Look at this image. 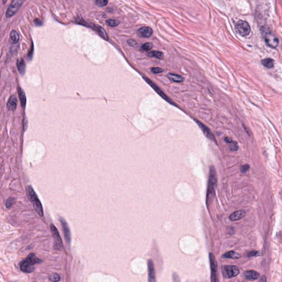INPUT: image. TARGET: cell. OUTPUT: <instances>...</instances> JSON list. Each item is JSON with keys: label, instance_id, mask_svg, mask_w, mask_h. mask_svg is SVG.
Instances as JSON below:
<instances>
[{"label": "cell", "instance_id": "1", "mask_svg": "<svg viewBox=\"0 0 282 282\" xmlns=\"http://www.w3.org/2000/svg\"><path fill=\"white\" fill-rule=\"evenodd\" d=\"M217 174H216V172H215V167H211L210 172H209L208 186L207 198H206L207 206L208 207L211 204L212 201L215 197V187L217 186Z\"/></svg>", "mask_w": 282, "mask_h": 282}, {"label": "cell", "instance_id": "2", "mask_svg": "<svg viewBox=\"0 0 282 282\" xmlns=\"http://www.w3.org/2000/svg\"><path fill=\"white\" fill-rule=\"evenodd\" d=\"M42 262V260L38 258L34 254H30L26 259L20 263L21 271L24 273H31L35 269L34 266Z\"/></svg>", "mask_w": 282, "mask_h": 282}, {"label": "cell", "instance_id": "3", "mask_svg": "<svg viewBox=\"0 0 282 282\" xmlns=\"http://www.w3.org/2000/svg\"><path fill=\"white\" fill-rule=\"evenodd\" d=\"M261 31L267 45L271 48H276L279 44V40L270 28L267 26H263Z\"/></svg>", "mask_w": 282, "mask_h": 282}, {"label": "cell", "instance_id": "4", "mask_svg": "<svg viewBox=\"0 0 282 282\" xmlns=\"http://www.w3.org/2000/svg\"><path fill=\"white\" fill-rule=\"evenodd\" d=\"M27 195L29 199L31 201L32 205L33 206L35 210L36 211L38 214L40 216H43V209H42V203L40 201L36 193L34 191L32 187L29 186L27 188Z\"/></svg>", "mask_w": 282, "mask_h": 282}, {"label": "cell", "instance_id": "5", "mask_svg": "<svg viewBox=\"0 0 282 282\" xmlns=\"http://www.w3.org/2000/svg\"><path fill=\"white\" fill-rule=\"evenodd\" d=\"M235 29L237 33L243 37H246L250 34L251 28L248 23L245 20H240L235 24Z\"/></svg>", "mask_w": 282, "mask_h": 282}, {"label": "cell", "instance_id": "6", "mask_svg": "<svg viewBox=\"0 0 282 282\" xmlns=\"http://www.w3.org/2000/svg\"><path fill=\"white\" fill-rule=\"evenodd\" d=\"M222 274L226 278H231L237 276L240 273V270L235 266H224L222 267Z\"/></svg>", "mask_w": 282, "mask_h": 282}, {"label": "cell", "instance_id": "7", "mask_svg": "<svg viewBox=\"0 0 282 282\" xmlns=\"http://www.w3.org/2000/svg\"><path fill=\"white\" fill-rule=\"evenodd\" d=\"M209 263L210 267L211 270V282H218V265L217 261L215 259L214 254L212 253L209 254Z\"/></svg>", "mask_w": 282, "mask_h": 282}, {"label": "cell", "instance_id": "8", "mask_svg": "<svg viewBox=\"0 0 282 282\" xmlns=\"http://www.w3.org/2000/svg\"><path fill=\"white\" fill-rule=\"evenodd\" d=\"M50 228L52 237H54V248L57 250L62 249L63 248V243L59 231L53 224H51L50 226Z\"/></svg>", "mask_w": 282, "mask_h": 282}, {"label": "cell", "instance_id": "9", "mask_svg": "<svg viewBox=\"0 0 282 282\" xmlns=\"http://www.w3.org/2000/svg\"><path fill=\"white\" fill-rule=\"evenodd\" d=\"M23 2L22 1H14L12 2L11 4L9 6V8L6 12V16L7 18L11 17L13 16L20 7L22 5Z\"/></svg>", "mask_w": 282, "mask_h": 282}, {"label": "cell", "instance_id": "10", "mask_svg": "<svg viewBox=\"0 0 282 282\" xmlns=\"http://www.w3.org/2000/svg\"><path fill=\"white\" fill-rule=\"evenodd\" d=\"M60 222L62 225V230L64 234L65 240L66 243L68 245L70 244V241H71V236H70V232L69 226H68L67 223L63 219L61 218L60 219Z\"/></svg>", "mask_w": 282, "mask_h": 282}, {"label": "cell", "instance_id": "11", "mask_svg": "<svg viewBox=\"0 0 282 282\" xmlns=\"http://www.w3.org/2000/svg\"><path fill=\"white\" fill-rule=\"evenodd\" d=\"M148 282H157L155 277V269L152 260L148 261Z\"/></svg>", "mask_w": 282, "mask_h": 282}, {"label": "cell", "instance_id": "12", "mask_svg": "<svg viewBox=\"0 0 282 282\" xmlns=\"http://www.w3.org/2000/svg\"><path fill=\"white\" fill-rule=\"evenodd\" d=\"M196 122L197 123L198 125L200 127L201 129L202 130L204 135L206 136V137L209 138L210 140L213 141L215 143V144H217V141H216V139L215 138V136L213 135V133H212L211 131H210L208 128L206 127L205 125L202 124V123H201L200 122L198 121H196Z\"/></svg>", "mask_w": 282, "mask_h": 282}, {"label": "cell", "instance_id": "13", "mask_svg": "<svg viewBox=\"0 0 282 282\" xmlns=\"http://www.w3.org/2000/svg\"><path fill=\"white\" fill-rule=\"evenodd\" d=\"M152 29L148 27H142L137 31L138 36L142 38H150L152 36Z\"/></svg>", "mask_w": 282, "mask_h": 282}, {"label": "cell", "instance_id": "14", "mask_svg": "<svg viewBox=\"0 0 282 282\" xmlns=\"http://www.w3.org/2000/svg\"><path fill=\"white\" fill-rule=\"evenodd\" d=\"M246 212L244 210H241V211H238L233 213L230 216H229V219L232 221H237V220H240L245 216Z\"/></svg>", "mask_w": 282, "mask_h": 282}, {"label": "cell", "instance_id": "15", "mask_svg": "<svg viewBox=\"0 0 282 282\" xmlns=\"http://www.w3.org/2000/svg\"><path fill=\"white\" fill-rule=\"evenodd\" d=\"M244 276L246 279L249 280H256L260 277V274L256 271L253 270L245 271L244 273Z\"/></svg>", "mask_w": 282, "mask_h": 282}, {"label": "cell", "instance_id": "16", "mask_svg": "<svg viewBox=\"0 0 282 282\" xmlns=\"http://www.w3.org/2000/svg\"><path fill=\"white\" fill-rule=\"evenodd\" d=\"M17 99L15 96H11L9 99L7 107L9 110L14 111L17 107Z\"/></svg>", "mask_w": 282, "mask_h": 282}, {"label": "cell", "instance_id": "17", "mask_svg": "<svg viewBox=\"0 0 282 282\" xmlns=\"http://www.w3.org/2000/svg\"><path fill=\"white\" fill-rule=\"evenodd\" d=\"M17 68L21 74H24L26 71V63L24 60L22 58L18 59L17 62Z\"/></svg>", "mask_w": 282, "mask_h": 282}, {"label": "cell", "instance_id": "18", "mask_svg": "<svg viewBox=\"0 0 282 282\" xmlns=\"http://www.w3.org/2000/svg\"><path fill=\"white\" fill-rule=\"evenodd\" d=\"M240 257L241 256L240 254H238L237 252L231 251H229L226 254H224L222 257L224 258H230V259L236 260V259L240 258Z\"/></svg>", "mask_w": 282, "mask_h": 282}, {"label": "cell", "instance_id": "19", "mask_svg": "<svg viewBox=\"0 0 282 282\" xmlns=\"http://www.w3.org/2000/svg\"><path fill=\"white\" fill-rule=\"evenodd\" d=\"M144 78L145 79V81H146L147 83H149V85H150L153 88V89H154V90H155V91H156V92H157V93H158V94L160 95V96H162V97L164 98V99H166V100H168V101H169V100H168V99L167 96H165L163 92H162V91H161V90L160 89H159V88L157 87V86H156V85H154L153 83V82H151V81H150V79H148V78H146V77H144Z\"/></svg>", "mask_w": 282, "mask_h": 282}, {"label": "cell", "instance_id": "20", "mask_svg": "<svg viewBox=\"0 0 282 282\" xmlns=\"http://www.w3.org/2000/svg\"><path fill=\"white\" fill-rule=\"evenodd\" d=\"M224 140L229 144V148L232 151H237L239 149V147L237 145V142L235 141H233L231 138L226 137Z\"/></svg>", "mask_w": 282, "mask_h": 282}, {"label": "cell", "instance_id": "21", "mask_svg": "<svg viewBox=\"0 0 282 282\" xmlns=\"http://www.w3.org/2000/svg\"><path fill=\"white\" fill-rule=\"evenodd\" d=\"M168 76L173 82H183L184 80V78L183 77L180 76L179 74H169Z\"/></svg>", "mask_w": 282, "mask_h": 282}, {"label": "cell", "instance_id": "22", "mask_svg": "<svg viewBox=\"0 0 282 282\" xmlns=\"http://www.w3.org/2000/svg\"><path fill=\"white\" fill-rule=\"evenodd\" d=\"M18 94H19V96H20V101L21 103V105L23 107H24L26 104V97L25 94L24 93L23 90L20 88H19L18 89Z\"/></svg>", "mask_w": 282, "mask_h": 282}, {"label": "cell", "instance_id": "23", "mask_svg": "<svg viewBox=\"0 0 282 282\" xmlns=\"http://www.w3.org/2000/svg\"><path fill=\"white\" fill-rule=\"evenodd\" d=\"M262 64L265 67L267 68H272L274 67L273 60L270 59V58H267L265 59H263L262 61Z\"/></svg>", "mask_w": 282, "mask_h": 282}, {"label": "cell", "instance_id": "24", "mask_svg": "<svg viewBox=\"0 0 282 282\" xmlns=\"http://www.w3.org/2000/svg\"><path fill=\"white\" fill-rule=\"evenodd\" d=\"M10 38L11 39L12 42L14 44H16L19 42L20 40V35L16 31H11L10 34Z\"/></svg>", "mask_w": 282, "mask_h": 282}, {"label": "cell", "instance_id": "25", "mask_svg": "<svg viewBox=\"0 0 282 282\" xmlns=\"http://www.w3.org/2000/svg\"><path fill=\"white\" fill-rule=\"evenodd\" d=\"M148 56L150 57H155L157 59H163L164 57V54L163 52L158 51H153L150 52L148 54Z\"/></svg>", "mask_w": 282, "mask_h": 282}, {"label": "cell", "instance_id": "26", "mask_svg": "<svg viewBox=\"0 0 282 282\" xmlns=\"http://www.w3.org/2000/svg\"><path fill=\"white\" fill-rule=\"evenodd\" d=\"M106 22H107V25H109L110 27H117L120 24V22L118 20H112V19L107 20L106 21Z\"/></svg>", "mask_w": 282, "mask_h": 282}, {"label": "cell", "instance_id": "27", "mask_svg": "<svg viewBox=\"0 0 282 282\" xmlns=\"http://www.w3.org/2000/svg\"><path fill=\"white\" fill-rule=\"evenodd\" d=\"M153 47V45L151 42H147L142 46V49L144 51L150 50Z\"/></svg>", "mask_w": 282, "mask_h": 282}, {"label": "cell", "instance_id": "28", "mask_svg": "<svg viewBox=\"0 0 282 282\" xmlns=\"http://www.w3.org/2000/svg\"><path fill=\"white\" fill-rule=\"evenodd\" d=\"M98 31H99V34L101 35V37H102V38H104V39L106 40H108L109 38L107 37V34L106 31H105L104 29L103 28H102V27H98Z\"/></svg>", "mask_w": 282, "mask_h": 282}, {"label": "cell", "instance_id": "29", "mask_svg": "<svg viewBox=\"0 0 282 282\" xmlns=\"http://www.w3.org/2000/svg\"><path fill=\"white\" fill-rule=\"evenodd\" d=\"M262 255V252H260L259 251H251L250 252H249L248 254V257H257L260 256H261Z\"/></svg>", "mask_w": 282, "mask_h": 282}, {"label": "cell", "instance_id": "30", "mask_svg": "<svg viewBox=\"0 0 282 282\" xmlns=\"http://www.w3.org/2000/svg\"><path fill=\"white\" fill-rule=\"evenodd\" d=\"M50 280H51L52 282H59L61 278H60V277L59 275L58 274L54 273L52 274L51 276H50Z\"/></svg>", "mask_w": 282, "mask_h": 282}, {"label": "cell", "instance_id": "31", "mask_svg": "<svg viewBox=\"0 0 282 282\" xmlns=\"http://www.w3.org/2000/svg\"><path fill=\"white\" fill-rule=\"evenodd\" d=\"M96 3L99 7H103L107 5L108 1H105V0H99V1H96Z\"/></svg>", "mask_w": 282, "mask_h": 282}, {"label": "cell", "instance_id": "32", "mask_svg": "<svg viewBox=\"0 0 282 282\" xmlns=\"http://www.w3.org/2000/svg\"><path fill=\"white\" fill-rule=\"evenodd\" d=\"M152 72L155 74H161L164 72V70L161 68L153 67L152 68Z\"/></svg>", "mask_w": 282, "mask_h": 282}, {"label": "cell", "instance_id": "33", "mask_svg": "<svg viewBox=\"0 0 282 282\" xmlns=\"http://www.w3.org/2000/svg\"><path fill=\"white\" fill-rule=\"evenodd\" d=\"M172 280L173 282H180V277L178 276V274L176 273H174L172 274Z\"/></svg>", "mask_w": 282, "mask_h": 282}, {"label": "cell", "instance_id": "34", "mask_svg": "<svg viewBox=\"0 0 282 282\" xmlns=\"http://www.w3.org/2000/svg\"><path fill=\"white\" fill-rule=\"evenodd\" d=\"M250 168V166L248 165V164H245V165H243L241 168V172L243 173H245V172H246L248 170V169Z\"/></svg>", "mask_w": 282, "mask_h": 282}, {"label": "cell", "instance_id": "35", "mask_svg": "<svg viewBox=\"0 0 282 282\" xmlns=\"http://www.w3.org/2000/svg\"><path fill=\"white\" fill-rule=\"evenodd\" d=\"M13 202H14V200L13 198H9L6 202L7 207L9 208V207H10L11 206H12V204H13Z\"/></svg>", "mask_w": 282, "mask_h": 282}, {"label": "cell", "instance_id": "36", "mask_svg": "<svg viewBox=\"0 0 282 282\" xmlns=\"http://www.w3.org/2000/svg\"><path fill=\"white\" fill-rule=\"evenodd\" d=\"M34 23L37 26H42V24H43L42 20H40V19H36V20H34Z\"/></svg>", "mask_w": 282, "mask_h": 282}, {"label": "cell", "instance_id": "37", "mask_svg": "<svg viewBox=\"0 0 282 282\" xmlns=\"http://www.w3.org/2000/svg\"><path fill=\"white\" fill-rule=\"evenodd\" d=\"M127 42L129 45H131V46H135V45L137 44V42H136L135 40H133V39H129L128 41H127Z\"/></svg>", "mask_w": 282, "mask_h": 282}, {"label": "cell", "instance_id": "38", "mask_svg": "<svg viewBox=\"0 0 282 282\" xmlns=\"http://www.w3.org/2000/svg\"><path fill=\"white\" fill-rule=\"evenodd\" d=\"M258 282H267L266 277L265 276H264L261 277L260 278V280H259Z\"/></svg>", "mask_w": 282, "mask_h": 282}, {"label": "cell", "instance_id": "39", "mask_svg": "<svg viewBox=\"0 0 282 282\" xmlns=\"http://www.w3.org/2000/svg\"><path fill=\"white\" fill-rule=\"evenodd\" d=\"M228 233L230 234H233L234 233V229L233 228H230L229 229Z\"/></svg>", "mask_w": 282, "mask_h": 282}]
</instances>
